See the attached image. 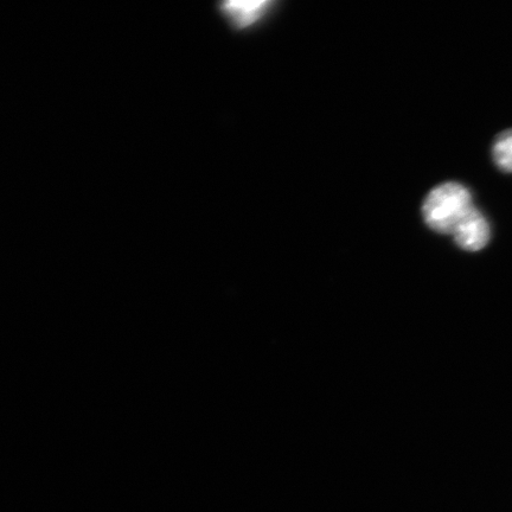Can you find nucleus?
Returning a JSON list of instances; mask_svg holds the SVG:
<instances>
[{
    "instance_id": "obj_1",
    "label": "nucleus",
    "mask_w": 512,
    "mask_h": 512,
    "mask_svg": "<svg viewBox=\"0 0 512 512\" xmlns=\"http://www.w3.org/2000/svg\"><path fill=\"white\" fill-rule=\"evenodd\" d=\"M471 192L459 183H444L426 197L422 214L434 232L454 235L477 213Z\"/></svg>"
},
{
    "instance_id": "obj_2",
    "label": "nucleus",
    "mask_w": 512,
    "mask_h": 512,
    "mask_svg": "<svg viewBox=\"0 0 512 512\" xmlns=\"http://www.w3.org/2000/svg\"><path fill=\"white\" fill-rule=\"evenodd\" d=\"M490 236V224L482 211L478 210L464 226L457 230L453 238L465 251L478 252L488 245Z\"/></svg>"
},
{
    "instance_id": "obj_3",
    "label": "nucleus",
    "mask_w": 512,
    "mask_h": 512,
    "mask_svg": "<svg viewBox=\"0 0 512 512\" xmlns=\"http://www.w3.org/2000/svg\"><path fill=\"white\" fill-rule=\"evenodd\" d=\"M271 5V2H265V0H256V2H226L221 5V9L236 28L243 29L264 16Z\"/></svg>"
},
{
    "instance_id": "obj_4",
    "label": "nucleus",
    "mask_w": 512,
    "mask_h": 512,
    "mask_svg": "<svg viewBox=\"0 0 512 512\" xmlns=\"http://www.w3.org/2000/svg\"><path fill=\"white\" fill-rule=\"evenodd\" d=\"M492 155L499 170L512 172V128L496 138Z\"/></svg>"
}]
</instances>
